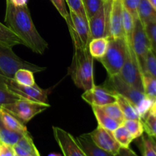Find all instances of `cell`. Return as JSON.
Returning a JSON list of instances; mask_svg holds the SVG:
<instances>
[{
  "label": "cell",
  "instance_id": "obj_1",
  "mask_svg": "<svg viewBox=\"0 0 156 156\" xmlns=\"http://www.w3.org/2000/svg\"><path fill=\"white\" fill-rule=\"evenodd\" d=\"M5 22L34 53L43 54L48 48V44L37 30L27 5L15 6L10 0H6Z\"/></svg>",
  "mask_w": 156,
  "mask_h": 156
},
{
  "label": "cell",
  "instance_id": "obj_2",
  "mask_svg": "<svg viewBox=\"0 0 156 156\" xmlns=\"http://www.w3.org/2000/svg\"><path fill=\"white\" fill-rule=\"evenodd\" d=\"M75 85L87 91L95 85L94 80V58L88 48H75L71 65L68 70Z\"/></svg>",
  "mask_w": 156,
  "mask_h": 156
},
{
  "label": "cell",
  "instance_id": "obj_3",
  "mask_svg": "<svg viewBox=\"0 0 156 156\" xmlns=\"http://www.w3.org/2000/svg\"><path fill=\"white\" fill-rule=\"evenodd\" d=\"M127 52V43L125 37H110L108 50L99 62L108 73V76L118 75L123 67Z\"/></svg>",
  "mask_w": 156,
  "mask_h": 156
},
{
  "label": "cell",
  "instance_id": "obj_4",
  "mask_svg": "<svg viewBox=\"0 0 156 156\" xmlns=\"http://www.w3.org/2000/svg\"><path fill=\"white\" fill-rule=\"evenodd\" d=\"M19 69H27L33 73H40L45 70L46 67L24 60L14 53L12 48L0 44V75L13 79L15 73Z\"/></svg>",
  "mask_w": 156,
  "mask_h": 156
},
{
  "label": "cell",
  "instance_id": "obj_5",
  "mask_svg": "<svg viewBox=\"0 0 156 156\" xmlns=\"http://www.w3.org/2000/svg\"><path fill=\"white\" fill-rule=\"evenodd\" d=\"M135 56L137 59L142 75L146 73V61L147 55L150 51L151 45L148 38L144 25L139 18L135 19L130 43Z\"/></svg>",
  "mask_w": 156,
  "mask_h": 156
},
{
  "label": "cell",
  "instance_id": "obj_6",
  "mask_svg": "<svg viewBox=\"0 0 156 156\" xmlns=\"http://www.w3.org/2000/svg\"><path fill=\"white\" fill-rule=\"evenodd\" d=\"M1 107L23 123H27L35 116L50 108V105L48 103H43L28 99H21L15 103Z\"/></svg>",
  "mask_w": 156,
  "mask_h": 156
},
{
  "label": "cell",
  "instance_id": "obj_7",
  "mask_svg": "<svg viewBox=\"0 0 156 156\" xmlns=\"http://www.w3.org/2000/svg\"><path fill=\"white\" fill-rule=\"evenodd\" d=\"M71 35L75 48H88L90 41L88 22L79 15L69 10V15L65 20Z\"/></svg>",
  "mask_w": 156,
  "mask_h": 156
},
{
  "label": "cell",
  "instance_id": "obj_8",
  "mask_svg": "<svg viewBox=\"0 0 156 156\" xmlns=\"http://www.w3.org/2000/svg\"><path fill=\"white\" fill-rule=\"evenodd\" d=\"M118 75L126 83L130 85L136 89L143 92L142 73L140 71L137 59L136 57L133 50L132 47L128 43L126 59H125L123 67Z\"/></svg>",
  "mask_w": 156,
  "mask_h": 156
},
{
  "label": "cell",
  "instance_id": "obj_9",
  "mask_svg": "<svg viewBox=\"0 0 156 156\" xmlns=\"http://www.w3.org/2000/svg\"><path fill=\"white\" fill-rule=\"evenodd\" d=\"M112 0H105L98 11L88 21L90 41L94 38L109 37V19Z\"/></svg>",
  "mask_w": 156,
  "mask_h": 156
},
{
  "label": "cell",
  "instance_id": "obj_10",
  "mask_svg": "<svg viewBox=\"0 0 156 156\" xmlns=\"http://www.w3.org/2000/svg\"><path fill=\"white\" fill-rule=\"evenodd\" d=\"M103 85L112 92L126 98L136 107L146 96L143 91L136 89L135 88L124 82L119 76V75L108 76V79H106Z\"/></svg>",
  "mask_w": 156,
  "mask_h": 156
},
{
  "label": "cell",
  "instance_id": "obj_11",
  "mask_svg": "<svg viewBox=\"0 0 156 156\" xmlns=\"http://www.w3.org/2000/svg\"><path fill=\"white\" fill-rule=\"evenodd\" d=\"M54 138L63 156H85L76 138L62 128L53 126Z\"/></svg>",
  "mask_w": 156,
  "mask_h": 156
},
{
  "label": "cell",
  "instance_id": "obj_12",
  "mask_svg": "<svg viewBox=\"0 0 156 156\" xmlns=\"http://www.w3.org/2000/svg\"><path fill=\"white\" fill-rule=\"evenodd\" d=\"M82 98L91 107H103L117 101L115 93L108 90L104 85H94L91 89L85 91Z\"/></svg>",
  "mask_w": 156,
  "mask_h": 156
},
{
  "label": "cell",
  "instance_id": "obj_13",
  "mask_svg": "<svg viewBox=\"0 0 156 156\" xmlns=\"http://www.w3.org/2000/svg\"><path fill=\"white\" fill-rule=\"evenodd\" d=\"M89 135L96 146L112 155H117L121 148L114 139L112 133L101 126H98Z\"/></svg>",
  "mask_w": 156,
  "mask_h": 156
},
{
  "label": "cell",
  "instance_id": "obj_14",
  "mask_svg": "<svg viewBox=\"0 0 156 156\" xmlns=\"http://www.w3.org/2000/svg\"><path fill=\"white\" fill-rule=\"evenodd\" d=\"M123 12V5L122 0H112L109 19L110 37H124Z\"/></svg>",
  "mask_w": 156,
  "mask_h": 156
},
{
  "label": "cell",
  "instance_id": "obj_15",
  "mask_svg": "<svg viewBox=\"0 0 156 156\" xmlns=\"http://www.w3.org/2000/svg\"><path fill=\"white\" fill-rule=\"evenodd\" d=\"M76 140L85 156H115L96 146L89 133L82 134L76 137Z\"/></svg>",
  "mask_w": 156,
  "mask_h": 156
},
{
  "label": "cell",
  "instance_id": "obj_16",
  "mask_svg": "<svg viewBox=\"0 0 156 156\" xmlns=\"http://www.w3.org/2000/svg\"><path fill=\"white\" fill-rule=\"evenodd\" d=\"M0 119L3 125L10 130L24 135L28 133L27 127L22 121L6 111L2 107L0 106Z\"/></svg>",
  "mask_w": 156,
  "mask_h": 156
},
{
  "label": "cell",
  "instance_id": "obj_17",
  "mask_svg": "<svg viewBox=\"0 0 156 156\" xmlns=\"http://www.w3.org/2000/svg\"><path fill=\"white\" fill-rule=\"evenodd\" d=\"M15 155H27L39 153L30 134H24L13 146Z\"/></svg>",
  "mask_w": 156,
  "mask_h": 156
},
{
  "label": "cell",
  "instance_id": "obj_18",
  "mask_svg": "<svg viewBox=\"0 0 156 156\" xmlns=\"http://www.w3.org/2000/svg\"><path fill=\"white\" fill-rule=\"evenodd\" d=\"M109 44V37H98L91 40L88 43V49L90 54L97 60L103 57L106 53Z\"/></svg>",
  "mask_w": 156,
  "mask_h": 156
},
{
  "label": "cell",
  "instance_id": "obj_19",
  "mask_svg": "<svg viewBox=\"0 0 156 156\" xmlns=\"http://www.w3.org/2000/svg\"><path fill=\"white\" fill-rule=\"evenodd\" d=\"M91 108H92V111L94 114V117H95L98 123V126H101V127L106 129L107 130L112 133L119 126L121 125L120 123L113 120L109 116L107 115L101 107L93 106Z\"/></svg>",
  "mask_w": 156,
  "mask_h": 156
},
{
  "label": "cell",
  "instance_id": "obj_20",
  "mask_svg": "<svg viewBox=\"0 0 156 156\" xmlns=\"http://www.w3.org/2000/svg\"><path fill=\"white\" fill-rule=\"evenodd\" d=\"M0 44L12 48L16 45H24V43L8 26L0 22Z\"/></svg>",
  "mask_w": 156,
  "mask_h": 156
},
{
  "label": "cell",
  "instance_id": "obj_21",
  "mask_svg": "<svg viewBox=\"0 0 156 156\" xmlns=\"http://www.w3.org/2000/svg\"><path fill=\"white\" fill-rule=\"evenodd\" d=\"M117 103L123 112L125 120H141L135 105L128 99L120 94H116Z\"/></svg>",
  "mask_w": 156,
  "mask_h": 156
},
{
  "label": "cell",
  "instance_id": "obj_22",
  "mask_svg": "<svg viewBox=\"0 0 156 156\" xmlns=\"http://www.w3.org/2000/svg\"><path fill=\"white\" fill-rule=\"evenodd\" d=\"M138 18L143 25L146 23L156 21V11L148 0H141L139 5Z\"/></svg>",
  "mask_w": 156,
  "mask_h": 156
},
{
  "label": "cell",
  "instance_id": "obj_23",
  "mask_svg": "<svg viewBox=\"0 0 156 156\" xmlns=\"http://www.w3.org/2000/svg\"><path fill=\"white\" fill-rule=\"evenodd\" d=\"M23 136V134L14 132L6 128L0 119V143L13 146Z\"/></svg>",
  "mask_w": 156,
  "mask_h": 156
},
{
  "label": "cell",
  "instance_id": "obj_24",
  "mask_svg": "<svg viewBox=\"0 0 156 156\" xmlns=\"http://www.w3.org/2000/svg\"><path fill=\"white\" fill-rule=\"evenodd\" d=\"M112 134L121 148H129L131 143L134 140L133 137L123 124L113 131Z\"/></svg>",
  "mask_w": 156,
  "mask_h": 156
},
{
  "label": "cell",
  "instance_id": "obj_25",
  "mask_svg": "<svg viewBox=\"0 0 156 156\" xmlns=\"http://www.w3.org/2000/svg\"><path fill=\"white\" fill-rule=\"evenodd\" d=\"M21 99H27L16 93L13 92L2 82H0V106L15 103ZM29 100V99H28Z\"/></svg>",
  "mask_w": 156,
  "mask_h": 156
},
{
  "label": "cell",
  "instance_id": "obj_26",
  "mask_svg": "<svg viewBox=\"0 0 156 156\" xmlns=\"http://www.w3.org/2000/svg\"><path fill=\"white\" fill-rule=\"evenodd\" d=\"M140 143V149L143 156H156V140L149 135H143Z\"/></svg>",
  "mask_w": 156,
  "mask_h": 156
},
{
  "label": "cell",
  "instance_id": "obj_27",
  "mask_svg": "<svg viewBox=\"0 0 156 156\" xmlns=\"http://www.w3.org/2000/svg\"><path fill=\"white\" fill-rule=\"evenodd\" d=\"M34 73L31 70L27 69H19L14 75L13 79L19 85L24 86H33L35 84Z\"/></svg>",
  "mask_w": 156,
  "mask_h": 156
},
{
  "label": "cell",
  "instance_id": "obj_28",
  "mask_svg": "<svg viewBox=\"0 0 156 156\" xmlns=\"http://www.w3.org/2000/svg\"><path fill=\"white\" fill-rule=\"evenodd\" d=\"M123 125L129 131L134 140L140 138L145 133L143 121L140 120H125Z\"/></svg>",
  "mask_w": 156,
  "mask_h": 156
},
{
  "label": "cell",
  "instance_id": "obj_29",
  "mask_svg": "<svg viewBox=\"0 0 156 156\" xmlns=\"http://www.w3.org/2000/svg\"><path fill=\"white\" fill-rule=\"evenodd\" d=\"M143 92L148 97L156 99V79L148 73L142 75Z\"/></svg>",
  "mask_w": 156,
  "mask_h": 156
},
{
  "label": "cell",
  "instance_id": "obj_30",
  "mask_svg": "<svg viewBox=\"0 0 156 156\" xmlns=\"http://www.w3.org/2000/svg\"><path fill=\"white\" fill-rule=\"evenodd\" d=\"M101 108L105 111V114L109 116L111 118L117 121L120 124H123V123L125 120L124 116H123V112L120 110V107L117 105V102L105 105V106L101 107Z\"/></svg>",
  "mask_w": 156,
  "mask_h": 156
},
{
  "label": "cell",
  "instance_id": "obj_31",
  "mask_svg": "<svg viewBox=\"0 0 156 156\" xmlns=\"http://www.w3.org/2000/svg\"><path fill=\"white\" fill-rule=\"evenodd\" d=\"M134 21L135 19L130 15L127 10L123 8V27L124 32V37L126 42L130 43L131 37H132L133 30L134 27Z\"/></svg>",
  "mask_w": 156,
  "mask_h": 156
},
{
  "label": "cell",
  "instance_id": "obj_32",
  "mask_svg": "<svg viewBox=\"0 0 156 156\" xmlns=\"http://www.w3.org/2000/svg\"><path fill=\"white\" fill-rule=\"evenodd\" d=\"M104 2L105 0H82V5L88 21L100 9Z\"/></svg>",
  "mask_w": 156,
  "mask_h": 156
},
{
  "label": "cell",
  "instance_id": "obj_33",
  "mask_svg": "<svg viewBox=\"0 0 156 156\" xmlns=\"http://www.w3.org/2000/svg\"><path fill=\"white\" fill-rule=\"evenodd\" d=\"M144 132L152 137H156V116L148 113L143 120Z\"/></svg>",
  "mask_w": 156,
  "mask_h": 156
},
{
  "label": "cell",
  "instance_id": "obj_34",
  "mask_svg": "<svg viewBox=\"0 0 156 156\" xmlns=\"http://www.w3.org/2000/svg\"><path fill=\"white\" fill-rule=\"evenodd\" d=\"M154 99L148 97V96H145L143 99L140 101V103L136 105V110L139 113L140 118L143 120L144 117L148 114V113L150 111L151 108H152V105H153Z\"/></svg>",
  "mask_w": 156,
  "mask_h": 156
},
{
  "label": "cell",
  "instance_id": "obj_35",
  "mask_svg": "<svg viewBox=\"0 0 156 156\" xmlns=\"http://www.w3.org/2000/svg\"><path fill=\"white\" fill-rule=\"evenodd\" d=\"M144 27L150 42L151 49L156 55V21L146 23Z\"/></svg>",
  "mask_w": 156,
  "mask_h": 156
},
{
  "label": "cell",
  "instance_id": "obj_36",
  "mask_svg": "<svg viewBox=\"0 0 156 156\" xmlns=\"http://www.w3.org/2000/svg\"><path fill=\"white\" fill-rule=\"evenodd\" d=\"M156 79V55L152 50L149 52L146 61V73ZM144 74V73H143Z\"/></svg>",
  "mask_w": 156,
  "mask_h": 156
},
{
  "label": "cell",
  "instance_id": "obj_37",
  "mask_svg": "<svg viewBox=\"0 0 156 156\" xmlns=\"http://www.w3.org/2000/svg\"><path fill=\"white\" fill-rule=\"evenodd\" d=\"M70 11H73L75 13L79 15L84 19L86 20L88 22V19L87 18V15L84 10L83 5H82V0H66Z\"/></svg>",
  "mask_w": 156,
  "mask_h": 156
},
{
  "label": "cell",
  "instance_id": "obj_38",
  "mask_svg": "<svg viewBox=\"0 0 156 156\" xmlns=\"http://www.w3.org/2000/svg\"><path fill=\"white\" fill-rule=\"evenodd\" d=\"M141 0H122L123 8L130 13V15L133 17L134 19L138 18V10L139 5Z\"/></svg>",
  "mask_w": 156,
  "mask_h": 156
},
{
  "label": "cell",
  "instance_id": "obj_39",
  "mask_svg": "<svg viewBox=\"0 0 156 156\" xmlns=\"http://www.w3.org/2000/svg\"><path fill=\"white\" fill-rule=\"evenodd\" d=\"M53 3V5L55 6L56 9H57L58 12L60 14L61 16L64 18L66 19L69 15V12L67 11L66 6V0H50Z\"/></svg>",
  "mask_w": 156,
  "mask_h": 156
},
{
  "label": "cell",
  "instance_id": "obj_40",
  "mask_svg": "<svg viewBox=\"0 0 156 156\" xmlns=\"http://www.w3.org/2000/svg\"><path fill=\"white\" fill-rule=\"evenodd\" d=\"M0 156H15L12 146L0 143Z\"/></svg>",
  "mask_w": 156,
  "mask_h": 156
},
{
  "label": "cell",
  "instance_id": "obj_41",
  "mask_svg": "<svg viewBox=\"0 0 156 156\" xmlns=\"http://www.w3.org/2000/svg\"><path fill=\"white\" fill-rule=\"evenodd\" d=\"M115 156H139L130 148H120V151Z\"/></svg>",
  "mask_w": 156,
  "mask_h": 156
},
{
  "label": "cell",
  "instance_id": "obj_42",
  "mask_svg": "<svg viewBox=\"0 0 156 156\" xmlns=\"http://www.w3.org/2000/svg\"><path fill=\"white\" fill-rule=\"evenodd\" d=\"M15 6H23L27 5V0H10Z\"/></svg>",
  "mask_w": 156,
  "mask_h": 156
},
{
  "label": "cell",
  "instance_id": "obj_43",
  "mask_svg": "<svg viewBox=\"0 0 156 156\" xmlns=\"http://www.w3.org/2000/svg\"><path fill=\"white\" fill-rule=\"evenodd\" d=\"M149 2L151 5H152V7L154 8V9L156 11V0H148Z\"/></svg>",
  "mask_w": 156,
  "mask_h": 156
},
{
  "label": "cell",
  "instance_id": "obj_44",
  "mask_svg": "<svg viewBox=\"0 0 156 156\" xmlns=\"http://www.w3.org/2000/svg\"><path fill=\"white\" fill-rule=\"evenodd\" d=\"M48 156H62L61 154H59V153H55V152H53V153H50L49 154Z\"/></svg>",
  "mask_w": 156,
  "mask_h": 156
},
{
  "label": "cell",
  "instance_id": "obj_45",
  "mask_svg": "<svg viewBox=\"0 0 156 156\" xmlns=\"http://www.w3.org/2000/svg\"><path fill=\"white\" fill-rule=\"evenodd\" d=\"M15 156H41L40 153L37 154H31V155H15Z\"/></svg>",
  "mask_w": 156,
  "mask_h": 156
},
{
  "label": "cell",
  "instance_id": "obj_46",
  "mask_svg": "<svg viewBox=\"0 0 156 156\" xmlns=\"http://www.w3.org/2000/svg\"><path fill=\"white\" fill-rule=\"evenodd\" d=\"M154 138H155V140H156V137H154Z\"/></svg>",
  "mask_w": 156,
  "mask_h": 156
}]
</instances>
